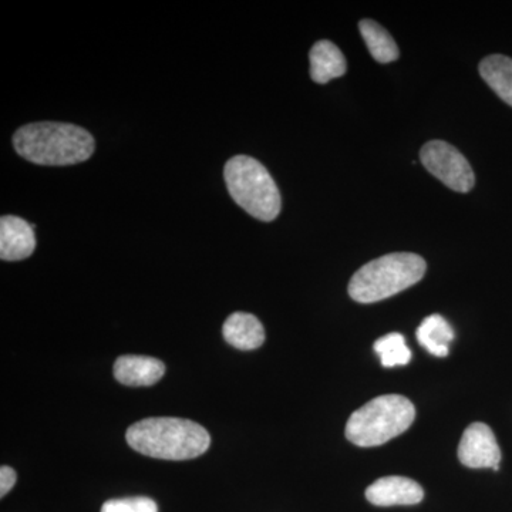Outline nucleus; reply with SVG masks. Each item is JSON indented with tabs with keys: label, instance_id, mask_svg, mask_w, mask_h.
Instances as JSON below:
<instances>
[{
	"label": "nucleus",
	"instance_id": "2",
	"mask_svg": "<svg viewBox=\"0 0 512 512\" xmlns=\"http://www.w3.org/2000/svg\"><path fill=\"white\" fill-rule=\"evenodd\" d=\"M128 446L143 456L168 461L192 460L211 446L208 431L195 421L178 417H150L127 430Z\"/></svg>",
	"mask_w": 512,
	"mask_h": 512
},
{
	"label": "nucleus",
	"instance_id": "17",
	"mask_svg": "<svg viewBox=\"0 0 512 512\" xmlns=\"http://www.w3.org/2000/svg\"><path fill=\"white\" fill-rule=\"evenodd\" d=\"M100 512H158V507L151 498L128 497L107 501Z\"/></svg>",
	"mask_w": 512,
	"mask_h": 512
},
{
	"label": "nucleus",
	"instance_id": "15",
	"mask_svg": "<svg viewBox=\"0 0 512 512\" xmlns=\"http://www.w3.org/2000/svg\"><path fill=\"white\" fill-rule=\"evenodd\" d=\"M359 29L373 59L379 63H390L399 59V47L379 23L365 19L359 23Z\"/></svg>",
	"mask_w": 512,
	"mask_h": 512
},
{
	"label": "nucleus",
	"instance_id": "9",
	"mask_svg": "<svg viewBox=\"0 0 512 512\" xmlns=\"http://www.w3.org/2000/svg\"><path fill=\"white\" fill-rule=\"evenodd\" d=\"M35 225L13 215L0 220V258L3 261H22L35 252Z\"/></svg>",
	"mask_w": 512,
	"mask_h": 512
},
{
	"label": "nucleus",
	"instance_id": "6",
	"mask_svg": "<svg viewBox=\"0 0 512 512\" xmlns=\"http://www.w3.org/2000/svg\"><path fill=\"white\" fill-rule=\"evenodd\" d=\"M420 160L429 173L453 191L468 192L476 184V175L467 158L446 141L433 140L424 144Z\"/></svg>",
	"mask_w": 512,
	"mask_h": 512
},
{
	"label": "nucleus",
	"instance_id": "16",
	"mask_svg": "<svg viewBox=\"0 0 512 512\" xmlns=\"http://www.w3.org/2000/svg\"><path fill=\"white\" fill-rule=\"evenodd\" d=\"M373 349L379 355L382 365L387 369L409 365L412 360V352L407 348L406 340L400 333H389V335L382 336L376 340Z\"/></svg>",
	"mask_w": 512,
	"mask_h": 512
},
{
	"label": "nucleus",
	"instance_id": "10",
	"mask_svg": "<svg viewBox=\"0 0 512 512\" xmlns=\"http://www.w3.org/2000/svg\"><path fill=\"white\" fill-rule=\"evenodd\" d=\"M164 373L165 365L156 357L127 355L114 363V377L124 386H153Z\"/></svg>",
	"mask_w": 512,
	"mask_h": 512
},
{
	"label": "nucleus",
	"instance_id": "13",
	"mask_svg": "<svg viewBox=\"0 0 512 512\" xmlns=\"http://www.w3.org/2000/svg\"><path fill=\"white\" fill-rule=\"evenodd\" d=\"M417 340L427 352L436 357H447L454 330L441 315H430L421 322L416 332Z\"/></svg>",
	"mask_w": 512,
	"mask_h": 512
},
{
	"label": "nucleus",
	"instance_id": "4",
	"mask_svg": "<svg viewBox=\"0 0 512 512\" xmlns=\"http://www.w3.org/2000/svg\"><path fill=\"white\" fill-rule=\"evenodd\" d=\"M416 409L407 397L384 394L357 409L346 424V437L359 447L382 446L409 430Z\"/></svg>",
	"mask_w": 512,
	"mask_h": 512
},
{
	"label": "nucleus",
	"instance_id": "5",
	"mask_svg": "<svg viewBox=\"0 0 512 512\" xmlns=\"http://www.w3.org/2000/svg\"><path fill=\"white\" fill-rule=\"evenodd\" d=\"M225 184L232 200L249 215L265 222L281 212V192L268 170L255 158L237 156L224 168Z\"/></svg>",
	"mask_w": 512,
	"mask_h": 512
},
{
	"label": "nucleus",
	"instance_id": "11",
	"mask_svg": "<svg viewBox=\"0 0 512 512\" xmlns=\"http://www.w3.org/2000/svg\"><path fill=\"white\" fill-rule=\"evenodd\" d=\"M222 335L229 345L239 350L258 349L265 342V330L261 320L245 312L232 313L225 320Z\"/></svg>",
	"mask_w": 512,
	"mask_h": 512
},
{
	"label": "nucleus",
	"instance_id": "3",
	"mask_svg": "<svg viewBox=\"0 0 512 512\" xmlns=\"http://www.w3.org/2000/svg\"><path fill=\"white\" fill-rule=\"evenodd\" d=\"M420 255L396 252L380 256L359 269L349 282V295L359 303H375L416 285L426 274Z\"/></svg>",
	"mask_w": 512,
	"mask_h": 512
},
{
	"label": "nucleus",
	"instance_id": "14",
	"mask_svg": "<svg viewBox=\"0 0 512 512\" xmlns=\"http://www.w3.org/2000/svg\"><path fill=\"white\" fill-rule=\"evenodd\" d=\"M480 74L498 97L512 106V59L501 55L485 57Z\"/></svg>",
	"mask_w": 512,
	"mask_h": 512
},
{
	"label": "nucleus",
	"instance_id": "7",
	"mask_svg": "<svg viewBox=\"0 0 512 512\" xmlns=\"http://www.w3.org/2000/svg\"><path fill=\"white\" fill-rule=\"evenodd\" d=\"M458 460L470 468L500 470V446L487 424L473 423L467 427L458 446Z\"/></svg>",
	"mask_w": 512,
	"mask_h": 512
},
{
	"label": "nucleus",
	"instance_id": "8",
	"mask_svg": "<svg viewBox=\"0 0 512 512\" xmlns=\"http://www.w3.org/2000/svg\"><path fill=\"white\" fill-rule=\"evenodd\" d=\"M369 503L377 507H393V505H416L424 498V491L419 483L412 478L389 476L379 478L366 490Z\"/></svg>",
	"mask_w": 512,
	"mask_h": 512
},
{
	"label": "nucleus",
	"instance_id": "18",
	"mask_svg": "<svg viewBox=\"0 0 512 512\" xmlns=\"http://www.w3.org/2000/svg\"><path fill=\"white\" fill-rule=\"evenodd\" d=\"M18 480V474L12 467L3 466L0 468V497H5L12 490Z\"/></svg>",
	"mask_w": 512,
	"mask_h": 512
},
{
	"label": "nucleus",
	"instance_id": "12",
	"mask_svg": "<svg viewBox=\"0 0 512 512\" xmlns=\"http://www.w3.org/2000/svg\"><path fill=\"white\" fill-rule=\"evenodd\" d=\"M311 59V77L318 84L329 83L332 79H338L348 70L345 56L338 46L329 40H319L309 53Z\"/></svg>",
	"mask_w": 512,
	"mask_h": 512
},
{
	"label": "nucleus",
	"instance_id": "1",
	"mask_svg": "<svg viewBox=\"0 0 512 512\" xmlns=\"http://www.w3.org/2000/svg\"><path fill=\"white\" fill-rule=\"evenodd\" d=\"M13 146L16 153L30 163L64 167L89 160L96 141L82 127L43 121L19 128L13 136Z\"/></svg>",
	"mask_w": 512,
	"mask_h": 512
}]
</instances>
